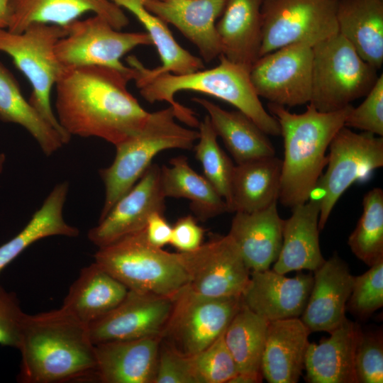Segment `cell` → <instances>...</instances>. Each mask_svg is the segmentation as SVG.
I'll return each mask as SVG.
<instances>
[{
  "label": "cell",
  "mask_w": 383,
  "mask_h": 383,
  "mask_svg": "<svg viewBox=\"0 0 383 383\" xmlns=\"http://www.w3.org/2000/svg\"><path fill=\"white\" fill-rule=\"evenodd\" d=\"M292 211L291 216L283 220L282 248L272 270L282 274L313 272L326 260L319 245V201L309 199Z\"/></svg>",
  "instance_id": "24"
},
{
  "label": "cell",
  "mask_w": 383,
  "mask_h": 383,
  "mask_svg": "<svg viewBox=\"0 0 383 383\" xmlns=\"http://www.w3.org/2000/svg\"><path fill=\"white\" fill-rule=\"evenodd\" d=\"M223 333L208 347L190 356L198 383H228L238 373Z\"/></svg>",
  "instance_id": "38"
},
{
  "label": "cell",
  "mask_w": 383,
  "mask_h": 383,
  "mask_svg": "<svg viewBox=\"0 0 383 383\" xmlns=\"http://www.w3.org/2000/svg\"><path fill=\"white\" fill-rule=\"evenodd\" d=\"M360 326L346 318L319 343H309L304 360L311 383H357L355 352Z\"/></svg>",
  "instance_id": "27"
},
{
  "label": "cell",
  "mask_w": 383,
  "mask_h": 383,
  "mask_svg": "<svg viewBox=\"0 0 383 383\" xmlns=\"http://www.w3.org/2000/svg\"><path fill=\"white\" fill-rule=\"evenodd\" d=\"M365 100L348 115L344 126L354 128L377 136L383 135V75L366 94Z\"/></svg>",
  "instance_id": "41"
},
{
  "label": "cell",
  "mask_w": 383,
  "mask_h": 383,
  "mask_svg": "<svg viewBox=\"0 0 383 383\" xmlns=\"http://www.w3.org/2000/svg\"><path fill=\"white\" fill-rule=\"evenodd\" d=\"M215 67L184 74L162 73L150 79H135L141 96L149 103L167 101L176 112L177 118L196 128L199 121L195 113L174 99L181 91L207 94L235 106L253 121L267 135H280L277 119L262 106L250 78V70L219 55Z\"/></svg>",
  "instance_id": "4"
},
{
  "label": "cell",
  "mask_w": 383,
  "mask_h": 383,
  "mask_svg": "<svg viewBox=\"0 0 383 383\" xmlns=\"http://www.w3.org/2000/svg\"><path fill=\"white\" fill-rule=\"evenodd\" d=\"M313 282L311 273L285 277L273 270L250 272L242 304L268 321L300 318Z\"/></svg>",
  "instance_id": "17"
},
{
  "label": "cell",
  "mask_w": 383,
  "mask_h": 383,
  "mask_svg": "<svg viewBox=\"0 0 383 383\" xmlns=\"http://www.w3.org/2000/svg\"><path fill=\"white\" fill-rule=\"evenodd\" d=\"M383 306V260L354 277L351 294L346 305L351 313L361 320L368 318Z\"/></svg>",
  "instance_id": "39"
},
{
  "label": "cell",
  "mask_w": 383,
  "mask_h": 383,
  "mask_svg": "<svg viewBox=\"0 0 383 383\" xmlns=\"http://www.w3.org/2000/svg\"><path fill=\"white\" fill-rule=\"evenodd\" d=\"M94 257L129 290L174 297L187 284L177 252L151 245L145 229L99 248Z\"/></svg>",
  "instance_id": "6"
},
{
  "label": "cell",
  "mask_w": 383,
  "mask_h": 383,
  "mask_svg": "<svg viewBox=\"0 0 383 383\" xmlns=\"http://www.w3.org/2000/svg\"><path fill=\"white\" fill-rule=\"evenodd\" d=\"M170 167H160V184L165 198H184L196 218L206 221L228 212L225 200L204 176L189 165L187 157L179 155L170 161Z\"/></svg>",
  "instance_id": "32"
},
{
  "label": "cell",
  "mask_w": 383,
  "mask_h": 383,
  "mask_svg": "<svg viewBox=\"0 0 383 383\" xmlns=\"http://www.w3.org/2000/svg\"><path fill=\"white\" fill-rule=\"evenodd\" d=\"M69 184H57L35 212L26 226L13 238L0 246V272L35 242L47 237H77L79 230L68 224L62 211Z\"/></svg>",
  "instance_id": "33"
},
{
  "label": "cell",
  "mask_w": 383,
  "mask_h": 383,
  "mask_svg": "<svg viewBox=\"0 0 383 383\" xmlns=\"http://www.w3.org/2000/svg\"><path fill=\"white\" fill-rule=\"evenodd\" d=\"M165 196L160 184V167L151 164L133 187L121 197L87 234L98 248L145 229L151 214L164 213Z\"/></svg>",
  "instance_id": "16"
},
{
  "label": "cell",
  "mask_w": 383,
  "mask_h": 383,
  "mask_svg": "<svg viewBox=\"0 0 383 383\" xmlns=\"http://www.w3.org/2000/svg\"><path fill=\"white\" fill-rule=\"evenodd\" d=\"M312 52L309 104L319 111H335L366 96L379 77L339 33L314 44Z\"/></svg>",
  "instance_id": "7"
},
{
  "label": "cell",
  "mask_w": 383,
  "mask_h": 383,
  "mask_svg": "<svg viewBox=\"0 0 383 383\" xmlns=\"http://www.w3.org/2000/svg\"><path fill=\"white\" fill-rule=\"evenodd\" d=\"M338 33L370 65L383 64V0L336 1Z\"/></svg>",
  "instance_id": "29"
},
{
  "label": "cell",
  "mask_w": 383,
  "mask_h": 383,
  "mask_svg": "<svg viewBox=\"0 0 383 383\" xmlns=\"http://www.w3.org/2000/svg\"><path fill=\"white\" fill-rule=\"evenodd\" d=\"M128 289L96 262L83 267L62 307L87 326L117 306Z\"/></svg>",
  "instance_id": "28"
},
{
  "label": "cell",
  "mask_w": 383,
  "mask_h": 383,
  "mask_svg": "<svg viewBox=\"0 0 383 383\" xmlns=\"http://www.w3.org/2000/svg\"><path fill=\"white\" fill-rule=\"evenodd\" d=\"M18 350L20 382H94V344L88 326L62 307L25 313Z\"/></svg>",
  "instance_id": "2"
},
{
  "label": "cell",
  "mask_w": 383,
  "mask_h": 383,
  "mask_svg": "<svg viewBox=\"0 0 383 383\" xmlns=\"http://www.w3.org/2000/svg\"><path fill=\"white\" fill-rule=\"evenodd\" d=\"M241 306L240 296H203L186 285L174 296L162 340L183 355L196 354L225 331Z\"/></svg>",
  "instance_id": "10"
},
{
  "label": "cell",
  "mask_w": 383,
  "mask_h": 383,
  "mask_svg": "<svg viewBox=\"0 0 383 383\" xmlns=\"http://www.w3.org/2000/svg\"><path fill=\"white\" fill-rule=\"evenodd\" d=\"M67 34L65 27L35 23L21 33L0 29V51L9 55L15 66L29 81L28 99L41 116L65 138L71 136L60 126L51 107V90L64 67L55 55L57 42Z\"/></svg>",
  "instance_id": "8"
},
{
  "label": "cell",
  "mask_w": 383,
  "mask_h": 383,
  "mask_svg": "<svg viewBox=\"0 0 383 383\" xmlns=\"http://www.w3.org/2000/svg\"><path fill=\"white\" fill-rule=\"evenodd\" d=\"M0 120L18 124L26 129L47 156L67 143L62 135L24 98L18 82L1 62Z\"/></svg>",
  "instance_id": "34"
},
{
  "label": "cell",
  "mask_w": 383,
  "mask_h": 383,
  "mask_svg": "<svg viewBox=\"0 0 383 383\" xmlns=\"http://www.w3.org/2000/svg\"><path fill=\"white\" fill-rule=\"evenodd\" d=\"M263 0H228L216 29L221 55L250 70L262 44Z\"/></svg>",
  "instance_id": "26"
},
{
  "label": "cell",
  "mask_w": 383,
  "mask_h": 383,
  "mask_svg": "<svg viewBox=\"0 0 383 383\" xmlns=\"http://www.w3.org/2000/svg\"><path fill=\"white\" fill-rule=\"evenodd\" d=\"M110 1L132 13L145 27L152 44L157 48L162 62L161 65L149 69L135 56H128L126 62L134 70L133 80L150 79L166 72L184 74L204 67L202 59L193 55L178 44L167 23L145 8V4L148 0Z\"/></svg>",
  "instance_id": "25"
},
{
  "label": "cell",
  "mask_w": 383,
  "mask_h": 383,
  "mask_svg": "<svg viewBox=\"0 0 383 383\" xmlns=\"http://www.w3.org/2000/svg\"><path fill=\"white\" fill-rule=\"evenodd\" d=\"M153 383H198L191 357L162 339Z\"/></svg>",
  "instance_id": "42"
},
{
  "label": "cell",
  "mask_w": 383,
  "mask_h": 383,
  "mask_svg": "<svg viewBox=\"0 0 383 383\" xmlns=\"http://www.w3.org/2000/svg\"><path fill=\"white\" fill-rule=\"evenodd\" d=\"M198 143L195 157L201 163L204 177L225 200L228 210L231 198V184L235 166L217 141L208 116L199 124Z\"/></svg>",
  "instance_id": "37"
},
{
  "label": "cell",
  "mask_w": 383,
  "mask_h": 383,
  "mask_svg": "<svg viewBox=\"0 0 383 383\" xmlns=\"http://www.w3.org/2000/svg\"><path fill=\"white\" fill-rule=\"evenodd\" d=\"M208 113L211 126L237 165L275 155L267 134L243 112L227 111L203 98L193 97Z\"/></svg>",
  "instance_id": "30"
},
{
  "label": "cell",
  "mask_w": 383,
  "mask_h": 383,
  "mask_svg": "<svg viewBox=\"0 0 383 383\" xmlns=\"http://www.w3.org/2000/svg\"><path fill=\"white\" fill-rule=\"evenodd\" d=\"M24 315L16 295L0 286V345L18 349Z\"/></svg>",
  "instance_id": "43"
},
{
  "label": "cell",
  "mask_w": 383,
  "mask_h": 383,
  "mask_svg": "<svg viewBox=\"0 0 383 383\" xmlns=\"http://www.w3.org/2000/svg\"><path fill=\"white\" fill-rule=\"evenodd\" d=\"M228 0H148L145 8L174 26L210 62L221 55L216 21Z\"/></svg>",
  "instance_id": "20"
},
{
  "label": "cell",
  "mask_w": 383,
  "mask_h": 383,
  "mask_svg": "<svg viewBox=\"0 0 383 383\" xmlns=\"http://www.w3.org/2000/svg\"><path fill=\"white\" fill-rule=\"evenodd\" d=\"M11 0H0V29L9 28L11 21Z\"/></svg>",
  "instance_id": "47"
},
{
  "label": "cell",
  "mask_w": 383,
  "mask_h": 383,
  "mask_svg": "<svg viewBox=\"0 0 383 383\" xmlns=\"http://www.w3.org/2000/svg\"><path fill=\"white\" fill-rule=\"evenodd\" d=\"M282 165L275 155L235 165L228 212H254L277 202Z\"/></svg>",
  "instance_id": "31"
},
{
  "label": "cell",
  "mask_w": 383,
  "mask_h": 383,
  "mask_svg": "<svg viewBox=\"0 0 383 383\" xmlns=\"http://www.w3.org/2000/svg\"><path fill=\"white\" fill-rule=\"evenodd\" d=\"M133 75L132 67L129 72L94 65L64 68L55 84L57 118L64 131L115 146L135 134L150 113L127 89Z\"/></svg>",
  "instance_id": "1"
},
{
  "label": "cell",
  "mask_w": 383,
  "mask_h": 383,
  "mask_svg": "<svg viewBox=\"0 0 383 383\" xmlns=\"http://www.w3.org/2000/svg\"><path fill=\"white\" fill-rule=\"evenodd\" d=\"M355 372L357 383L383 382L382 330H360L355 352Z\"/></svg>",
  "instance_id": "40"
},
{
  "label": "cell",
  "mask_w": 383,
  "mask_h": 383,
  "mask_svg": "<svg viewBox=\"0 0 383 383\" xmlns=\"http://www.w3.org/2000/svg\"><path fill=\"white\" fill-rule=\"evenodd\" d=\"M362 213L348 244L353 253L367 266L383 260V190L375 187L362 199Z\"/></svg>",
  "instance_id": "36"
},
{
  "label": "cell",
  "mask_w": 383,
  "mask_h": 383,
  "mask_svg": "<svg viewBox=\"0 0 383 383\" xmlns=\"http://www.w3.org/2000/svg\"><path fill=\"white\" fill-rule=\"evenodd\" d=\"M177 255L187 286L203 296H240L250 278V271L228 234L214 235L196 250Z\"/></svg>",
  "instance_id": "13"
},
{
  "label": "cell",
  "mask_w": 383,
  "mask_h": 383,
  "mask_svg": "<svg viewBox=\"0 0 383 383\" xmlns=\"http://www.w3.org/2000/svg\"><path fill=\"white\" fill-rule=\"evenodd\" d=\"M283 219L277 202L254 212H235L229 233L250 272L270 269L282 244Z\"/></svg>",
  "instance_id": "22"
},
{
  "label": "cell",
  "mask_w": 383,
  "mask_h": 383,
  "mask_svg": "<svg viewBox=\"0 0 383 383\" xmlns=\"http://www.w3.org/2000/svg\"><path fill=\"white\" fill-rule=\"evenodd\" d=\"M10 6L7 30L13 33H21L35 23L65 27L89 11L118 30L128 24L122 9L110 0H11Z\"/></svg>",
  "instance_id": "21"
},
{
  "label": "cell",
  "mask_w": 383,
  "mask_h": 383,
  "mask_svg": "<svg viewBox=\"0 0 383 383\" xmlns=\"http://www.w3.org/2000/svg\"><path fill=\"white\" fill-rule=\"evenodd\" d=\"M174 109L150 113L143 127L116 145L112 164L99 170L105 187V198L99 220L138 182L159 152L167 149L190 150L199 138V131L175 121Z\"/></svg>",
  "instance_id": "5"
},
{
  "label": "cell",
  "mask_w": 383,
  "mask_h": 383,
  "mask_svg": "<svg viewBox=\"0 0 383 383\" xmlns=\"http://www.w3.org/2000/svg\"><path fill=\"white\" fill-rule=\"evenodd\" d=\"M334 1H338V0H334Z\"/></svg>",
  "instance_id": "48"
},
{
  "label": "cell",
  "mask_w": 383,
  "mask_h": 383,
  "mask_svg": "<svg viewBox=\"0 0 383 383\" xmlns=\"http://www.w3.org/2000/svg\"><path fill=\"white\" fill-rule=\"evenodd\" d=\"M260 57L301 42L313 45L338 33L336 1L263 0Z\"/></svg>",
  "instance_id": "11"
},
{
  "label": "cell",
  "mask_w": 383,
  "mask_h": 383,
  "mask_svg": "<svg viewBox=\"0 0 383 383\" xmlns=\"http://www.w3.org/2000/svg\"><path fill=\"white\" fill-rule=\"evenodd\" d=\"M161 335L94 345V382L153 383Z\"/></svg>",
  "instance_id": "19"
},
{
  "label": "cell",
  "mask_w": 383,
  "mask_h": 383,
  "mask_svg": "<svg viewBox=\"0 0 383 383\" xmlns=\"http://www.w3.org/2000/svg\"><path fill=\"white\" fill-rule=\"evenodd\" d=\"M174 297L128 290L110 312L88 325L92 343L161 335L168 323Z\"/></svg>",
  "instance_id": "15"
},
{
  "label": "cell",
  "mask_w": 383,
  "mask_h": 383,
  "mask_svg": "<svg viewBox=\"0 0 383 383\" xmlns=\"http://www.w3.org/2000/svg\"><path fill=\"white\" fill-rule=\"evenodd\" d=\"M268 322L242 304L225 330L224 340L238 372H261Z\"/></svg>",
  "instance_id": "35"
},
{
  "label": "cell",
  "mask_w": 383,
  "mask_h": 383,
  "mask_svg": "<svg viewBox=\"0 0 383 383\" xmlns=\"http://www.w3.org/2000/svg\"><path fill=\"white\" fill-rule=\"evenodd\" d=\"M148 242L157 248L170 244L172 226L164 217V213L155 212L149 217L145 228Z\"/></svg>",
  "instance_id": "45"
},
{
  "label": "cell",
  "mask_w": 383,
  "mask_h": 383,
  "mask_svg": "<svg viewBox=\"0 0 383 383\" xmlns=\"http://www.w3.org/2000/svg\"><path fill=\"white\" fill-rule=\"evenodd\" d=\"M313 44L287 45L261 56L250 70L259 97L294 107L309 104L311 96Z\"/></svg>",
  "instance_id": "14"
},
{
  "label": "cell",
  "mask_w": 383,
  "mask_h": 383,
  "mask_svg": "<svg viewBox=\"0 0 383 383\" xmlns=\"http://www.w3.org/2000/svg\"><path fill=\"white\" fill-rule=\"evenodd\" d=\"M328 149L327 169L315 188L320 191V231L348 187L369 179L374 170L383 166V138L367 132L357 133L343 126L333 138Z\"/></svg>",
  "instance_id": "9"
},
{
  "label": "cell",
  "mask_w": 383,
  "mask_h": 383,
  "mask_svg": "<svg viewBox=\"0 0 383 383\" xmlns=\"http://www.w3.org/2000/svg\"><path fill=\"white\" fill-rule=\"evenodd\" d=\"M204 230L191 215L179 218L172 226L170 244L181 252L198 248L204 239Z\"/></svg>",
  "instance_id": "44"
},
{
  "label": "cell",
  "mask_w": 383,
  "mask_h": 383,
  "mask_svg": "<svg viewBox=\"0 0 383 383\" xmlns=\"http://www.w3.org/2000/svg\"><path fill=\"white\" fill-rule=\"evenodd\" d=\"M262 379V372H238L228 383H259Z\"/></svg>",
  "instance_id": "46"
},
{
  "label": "cell",
  "mask_w": 383,
  "mask_h": 383,
  "mask_svg": "<svg viewBox=\"0 0 383 383\" xmlns=\"http://www.w3.org/2000/svg\"><path fill=\"white\" fill-rule=\"evenodd\" d=\"M67 34L56 43V57L64 68L104 66L129 72L121 57L140 45L152 44L147 33L121 32L104 18L95 15L77 19L65 27Z\"/></svg>",
  "instance_id": "12"
},
{
  "label": "cell",
  "mask_w": 383,
  "mask_h": 383,
  "mask_svg": "<svg viewBox=\"0 0 383 383\" xmlns=\"http://www.w3.org/2000/svg\"><path fill=\"white\" fill-rule=\"evenodd\" d=\"M311 333L300 318L269 321L261 360L263 378L270 383H296Z\"/></svg>",
  "instance_id": "23"
},
{
  "label": "cell",
  "mask_w": 383,
  "mask_h": 383,
  "mask_svg": "<svg viewBox=\"0 0 383 383\" xmlns=\"http://www.w3.org/2000/svg\"><path fill=\"white\" fill-rule=\"evenodd\" d=\"M353 106L321 112L309 104L302 113L269 103L268 109L278 121L284 142L281 184L278 200L289 208L307 201L327 164L326 152L336 133L344 126Z\"/></svg>",
  "instance_id": "3"
},
{
  "label": "cell",
  "mask_w": 383,
  "mask_h": 383,
  "mask_svg": "<svg viewBox=\"0 0 383 383\" xmlns=\"http://www.w3.org/2000/svg\"><path fill=\"white\" fill-rule=\"evenodd\" d=\"M313 277L311 293L300 318L311 332L330 333L347 318L346 305L355 276L335 252L313 271Z\"/></svg>",
  "instance_id": "18"
}]
</instances>
